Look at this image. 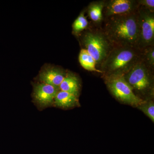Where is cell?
I'll return each instance as SVG.
<instances>
[{"label": "cell", "instance_id": "6da1fadb", "mask_svg": "<svg viewBox=\"0 0 154 154\" xmlns=\"http://www.w3.org/2000/svg\"><path fill=\"white\" fill-rule=\"evenodd\" d=\"M107 85L111 94L122 103L137 107L143 102L142 99L134 94L133 89L122 74L110 75L107 78Z\"/></svg>", "mask_w": 154, "mask_h": 154}, {"label": "cell", "instance_id": "7a4b0ae2", "mask_svg": "<svg viewBox=\"0 0 154 154\" xmlns=\"http://www.w3.org/2000/svg\"><path fill=\"white\" fill-rule=\"evenodd\" d=\"M110 33L117 41L128 44H134L139 36L137 20L133 16L118 18L110 25Z\"/></svg>", "mask_w": 154, "mask_h": 154}, {"label": "cell", "instance_id": "3957f363", "mask_svg": "<svg viewBox=\"0 0 154 154\" xmlns=\"http://www.w3.org/2000/svg\"><path fill=\"white\" fill-rule=\"evenodd\" d=\"M59 91V88L44 83L34 84L32 95L33 102L40 110L51 107Z\"/></svg>", "mask_w": 154, "mask_h": 154}, {"label": "cell", "instance_id": "277c9868", "mask_svg": "<svg viewBox=\"0 0 154 154\" xmlns=\"http://www.w3.org/2000/svg\"><path fill=\"white\" fill-rule=\"evenodd\" d=\"M86 50L97 63L103 60L107 55L108 45L103 36L98 34L88 33L84 39Z\"/></svg>", "mask_w": 154, "mask_h": 154}, {"label": "cell", "instance_id": "5b68a950", "mask_svg": "<svg viewBox=\"0 0 154 154\" xmlns=\"http://www.w3.org/2000/svg\"><path fill=\"white\" fill-rule=\"evenodd\" d=\"M124 77L133 90L140 92L146 91L151 84L148 72L141 65H135Z\"/></svg>", "mask_w": 154, "mask_h": 154}, {"label": "cell", "instance_id": "8992f818", "mask_svg": "<svg viewBox=\"0 0 154 154\" xmlns=\"http://www.w3.org/2000/svg\"><path fill=\"white\" fill-rule=\"evenodd\" d=\"M134 53L129 49H121L116 51L107 60L106 68L113 74L120 73L130 65L134 60Z\"/></svg>", "mask_w": 154, "mask_h": 154}, {"label": "cell", "instance_id": "52a82bcc", "mask_svg": "<svg viewBox=\"0 0 154 154\" xmlns=\"http://www.w3.org/2000/svg\"><path fill=\"white\" fill-rule=\"evenodd\" d=\"M66 74L63 71L53 67H49L42 70L38 75L40 83L59 88Z\"/></svg>", "mask_w": 154, "mask_h": 154}, {"label": "cell", "instance_id": "ba28073f", "mask_svg": "<svg viewBox=\"0 0 154 154\" xmlns=\"http://www.w3.org/2000/svg\"><path fill=\"white\" fill-rule=\"evenodd\" d=\"M80 106L79 97L65 91L58 92L53 106L63 109H69Z\"/></svg>", "mask_w": 154, "mask_h": 154}, {"label": "cell", "instance_id": "9c48e42d", "mask_svg": "<svg viewBox=\"0 0 154 154\" xmlns=\"http://www.w3.org/2000/svg\"><path fill=\"white\" fill-rule=\"evenodd\" d=\"M141 38L145 43H149L152 41L154 36V18L153 16L147 14L144 15L140 25Z\"/></svg>", "mask_w": 154, "mask_h": 154}, {"label": "cell", "instance_id": "30bf717a", "mask_svg": "<svg viewBox=\"0 0 154 154\" xmlns=\"http://www.w3.org/2000/svg\"><path fill=\"white\" fill-rule=\"evenodd\" d=\"M60 91L67 92L79 97L80 85L79 81L73 74H66L62 82L60 85Z\"/></svg>", "mask_w": 154, "mask_h": 154}, {"label": "cell", "instance_id": "8fae6325", "mask_svg": "<svg viewBox=\"0 0 154 154\" xmlns=\"http://www.w3.org/2000/svg\"><path fill=\"white\" fill-rule=\"evenodd\" d=\"M133 7L132 2L129 0H113L108 5L107 14L113 16L126 14L132 10Z\"/></svg>", "mask_w": 154, "mask_h": 154}, {"label": "cell", "instance_id": "7c38bea8", "mask_svg": "<svg viewBox=\"0 0 154 154\" xmlns=\"http://www.w3.org/2000/svg\"><path fill=\"white\" fill-rule=\"evenodd\" d=\"M79 61L83 68L90 71L102 73V71L96 68V62L85 49H82L79 55Z\"/></svg>", "mask_w": 154, "mask_h": 154}, {"label": "cell", "instance_id": "4fadbf2b", "mask_svg": "<svg viewBox=\"0 0 154 154\" xmlns=\"http://www.w3.org/2000/svg\"><path fill=\"white\" fill-rule=\"evenodd\" d=\"M104 4L102 2L94 3L89 8L90 18L95 22H99L102 18V10Z\"/></svg>", "mask_w": 154, "mask_h": 154}, {"label": "cell", "instance_id": "5bb4252c", "mask_svg": "<svg viewBox=\"0 0 154 154\" xmlns=\"http://www.w3.org/2000/svg\"><path fill=\"white\" fill-rule=\"evenodd\" d=\"M137 107L154 122V103L152 100L143 101Z\"/></svg>", "mask_w": 154, "mask_h": 154}, {"label": "cell", "instance_id": "9a60e30c", "mask_svg": "<svg viewBox=\"0 0 154 154\" xmlns=\"http://www.w3.org/2000/svg\"><path fill=\"white\" fill-rule=\"evenodd\" d=\"M88 20L83 13L80 14L73 22V30L75 33H78L85 29L88 26Z\"/></svg>", "mask_w": 154, "mask_h": 154}, {"label": "cell", "instance_id": "2e32d148", "mask_svg": "<svg viewBox=\"0 0 154 154\" xmlns=\"http://www.w3.org/2000/svg\"><path fill=\"white\" fill-rule=\"evenodd\" d=\"M142 4L149 8L153 9L154 7V0H144L141 2Z\"/></svg>", "mask_w": 154, "mask_h": 154}, {"label": "cell", "instance_id": "e0dca14e", "mask_svg": "<svg viewBox=\"0 0 154 154\" xmlns=\"http://www.w3.org/2000/svg\"><path fill=\"white\" fill-rule=\"evenodd\" d=\"M147 58L149 62L152 64H154V51L152 49L149 52L147 55Z\"/></svg>", "mask_w": 154, "mask_h": 154}]
</instances>
